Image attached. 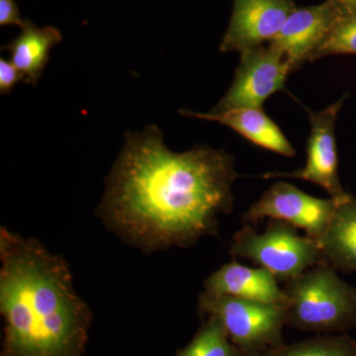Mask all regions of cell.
Listing matches in <instances>:
<instances>
[{"label": "cell", "instance_id": "10", "mask_svg": "<svg viewBox=\"0 0 356 356\" xmlns=\"http://www.w3.org/2000/svg\"><path fill=\"white\" fill-rule=\"evenodd\" d=\"M337 16L329 0L318 6H297L275 38L267 44L286 58L292 72L298 70L310 63Z\"/></svg>", "mask_w": 356, "mask_h": 356}, {"label": "cell", "instance_id": "4", "mask_svg": "<svg viewBox=\"0 0 356 356\" xmlns=\"http://www.w3.org/2000/svg\"><path fill=\"white\" fill-rule=\"evenodd\" d=\"M229 252L232 257L259 264L285 282L324 261L317 240L301 236L289 222L275 219H269L262 234L252 225H243L232 238Z\"/></svg>", "mask_w": 356, "mask_h": 356}, {"label": "cell", "instance_id": "15", "mask_svg": "<svg viewBox=\"0 0 356 356\" xmlns=\"http://www.w3.org/2000/svg\"><path fill=\"white\" fill-rule=\"evenodd\" d=\"M255 356H356V341L346 334L323 336L282 343Z\"/></svg>", "mask_w": 356, "mask_h": 356}, {"label": "cell", "instance_id": "2", "mask_svg": "<svg viewBox=\"0 0 356 356\" xmlns=\"http://www.w3.org/2000/svg\"><path fill=\"white\" fill-rule=\"evenodd\" d=\"M1 356H83L92 312L67 262L36 238L0 229Z\"/></svg>", "mask_w": 356, "mask_h": 356}, {"label": "cell", "instance_id": "18", "mask_svg": "<svg viewBox=\"0 0 356 356\" xmlns=\"http://www.w3.org/2000/svg\"><path fill=\"white\" fill-rule=\"evenodd\" d=\"M24 81L19 70L6 58H0V93L2 95H8L15 84Z\"/></svg>", "mask_w": 356, "mask_h": 356}, {"label": "cell", "instance_id": "16", "mask_svg": "<svg viewBox=\"0 0 356 356\" xmlns=\"http://www.w3.org/2000/svg\"><path fill=\"white\" fill-rule=\"evenodd\" d=\"M175 356L243 355L232 343L221 321L215 316H207L193 339Z\"/></svg>", "mask_w": 356, "mask_h": 356}, {"label": "cell", "instance_id": "17", "mask_svg": "<svg viewBox=\"0 0 356 356\" xmlns=\"http://www.w3.org/2000/svg\"><path fill=\"white\" fill-rule=\"evenodd\" d=\"M332 55H356V13L337 16L310 63Z\"/></svg>", "mask_w": 356, "mask_h": 356}, {"label": "cell", "instance_id": "12", "mask_svg": "<svg viewBox=\"0 0 356 356\" xmlns=\"http://www.w3.org/2000/svg\"><path fill=\"white\" fill-rule=\"evenodd\" d=\"M179 112L184 116L196 117L228 126L257 146L286 158H293L296 154L282 131L261 108L233 109L219 114L195 113L191 110H180Z\"/></svg>", "mask_w": 356, "mask_h": 356}, {"label": "cell", "instance_id": "8", "mask_svg": "<svg viewBox=\"0 0 356 356\" xmlns=\"http://www.w3.org/2000/svg\"><path fill=\"white\" fill-rule=\"evenodd\" d=\"M346 96L322 111H309L311 132L307 142V161L303 168L291 172H267L262 178L289 177L306 180L325 189L332 198L346 195L339 177L336 140L337 114Z\"/></svg>", "mask_w": 356, "mask_h": 356}, {"label": "cell", "instance_id": "1", "mask_svg": "<svg viewBox=\"0 0 356 356\" xmlns=\"http://www.w3.org/2000/svg\"><path fill=\"white\" fill-rule=\"evenodd\" d=\"M241 175L222 149L175 153L156 126L128 133L106 181L97 215L107 228L147 254L219 236V215L234 208Z\"/></svg>", "mask_w": 356, "mask_h": 356}, {"label": "cell", "instance_id": "14", "mask_svg": "<svg viewBox=\"0 0 356 356\" xmlns=\"http://www.w3.org/2000/svg\"><path fill=\"white\" fill-rule=\"evenodd\" d=\"M21 28L19 36L1 50L10 53V62L19 70L26 83L36 84L50 60V51L62 42L63 35L53 26L39 28L27 19Z\"/></svg>", "mask_w": 356, "mask_h": 356}, {"label": "cell", "instance_id": "19", "mask_svg": "<svg viewBox=\"0 0 356 356\" xmlns=\"http://www.w3.org/2000/svg\"><path fill=\"white\" fill-rule=\"evenodd\" d=\"M19 8L14 0H0V25H17L22 27Z\"/></svg>", "mask_w": 356, "mask_h": 356}, {"label": "cell", "instance_id": "6", "mask_svg": "<svg viewBox=\"0 0 356 356\" xmlns=\"http://www.w3.org/2000/svg\"><path fill=\"white\" fill-rule=\"evenodd\" d=\"M290 72L286 58L269 44L243 51L231 88L208 113L261 108L269 96L284 89Z\"/></svg>", "mask_w": 356, "mask_h": 356}, {"label": "cell", "instance_id": "20", "mask_svg": "<svg viewBox=\"0 0 356 356\" xmlns=\"http://www.w3.org/2000/svg\"><path fill=\"white\" fill-rule=\"evenodd\" d=\"M339 15L356 13V0H329Z\"/></svg>", "mask_w": 356, "mask_h": 356}, {"label": "cell", "instance_id": "3", "mask_svg": "<svg viewBox=\"0 0 356 356\" xmlns=\"http://www.w3.org/2000/svg\"><path fill=\"white\" fill-rule=\"evenodd\" d=\"M286 325L317 334L343 332L356 325V287L325 261L287 281Z\"/></svg>", "mask_w": 356, "mask_h": 356}, {"label": "cell", "instance_id": "13", "mask_svg": "<svg viewBox=\"0 0 356 356\" xmlns=\"http://www.w3.org/2000/svg\"><path fill=\"white\" fill-rule=\"evenodd\" d=\"M323 259L336 270L356 271V197L337 199L331 221L317 241Z\"/></svg>", "mask_w": 356, "mask_h": 356}, {"label": "cell", "instance_id": "7", "mask_svg": "<svg viewBox=\"0 0 356 356\" xmlns=\"http://www.w3.org/2000/svg\"><path fill=\"white\" fill-rule=\"evenodd\" d=\"M337 205V199L308 195L294 185L275 182L243 213V224L257 225L264 218L289 222L307 236L318 240L325 233Z\"/></svg>", "mask_w": 356, "mask_h": 356}, {"label": "cell", "instance_id": "9", "mask_svg": "<svg viewBox=\"0 0 356 356\" xmlns=\"http://www.w3.org/2000/svg\"><path fill=\"white\" fill-rule=\"evenodd\" d=\"M297 8L294 0H234L220 51L252 50L273 41Z\"/></svg>", "mask_w": 356, "mask_h": 356}, {"label": "cell", "instance_id": "11", "mask_svg": "<svg viewBox=\"0 0 356 356\" xmlns=\"http://www.w3.org/2000/svg\"><path fill=\"white\" fill-rule=\"evenodd\" d=\"M204 290L264 303H285L284 291L270 271L243 266L235 259L210 274Z\"/></svg>", "mask_w": 356, "mask_h": 356}, {"label": "cell", "instance_id": "5", "mask_svg": "<svg viewBox=\"0 0 356 356\" xmlns=\"http://www.w3.org/2000/svg\"><path fill=\"white\" fill-rule=\"evenodd\" d=\"M198 310L205 317L215 316L221 321L243 356H255L284 343V304L264 303L204 290L199 296Z\"/></svg>", "mask_w": 356, "mask_h": 356}]
</instances>
